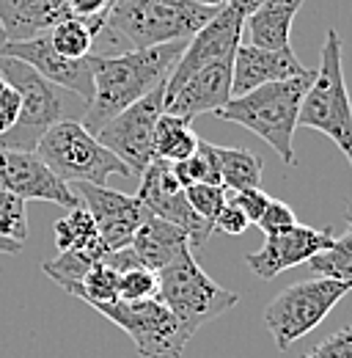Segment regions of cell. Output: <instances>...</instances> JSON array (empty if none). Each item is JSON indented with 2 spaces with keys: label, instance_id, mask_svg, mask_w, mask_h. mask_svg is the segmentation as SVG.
<instances>
[{
  "label": "cell",
  "instance_id": "obj_1",
  "mask_svg": "<svg viewBox=\"0 0 352 358\" xmlns=\"http://www.w3.org/2000/svg\"><path fill=\"white\" fill-rule=\"evenodd\" d=\"M184 45L187 42H168L110 55H88L94 75V96L86 105L83 127L96 135L99 127L110 122L116 113H122L157 86H166Z\"/></svg>",
  "mask_w": 352,
  "mask_h": 358
},
{
  "label": "cell",
  "instance_id": "obj_2",
  "mask_svg": "<svg viewBox=\"0 0 352 358\" xmlns=\"http://www.w3.org/2000/svg\"><path fill=\"white\" fill-rule=\"evenodd\" d=\"M218 8L220 6H204L198 0H116L102 31L94 36V45L105 42L110 50L99 55H110L187 42L218 14Z\"/></svg>",
  "mask_w": 352,
  "mask_h": 358
},
{
  "label": "cell",
  "instance_id": "obj_3",
  "mask_svg": "<svg viewBox=\"0 0 352 358\" xmlns=\"http://www.w3.org/2000/svg\"><path fill=\"white\" fill-rule=\"evenodd\" d=\"M311 80H314V69H308L300 78H292V80L264 83L242 96H231L223 108L215 110V116L256 133L275 149V155L284 160V166H295L298 157H295L292 141H295V130H298L300 102L306 96Z\"/></svg>",
  "mask_w": 352,
  "mask_h": 358
},
{
  "label": "cell",
  "instance_id": "obj_4",
  "mask_svg": "<svg viewBox=\"0 0 352 358\" xmlns=\"http://www.w3.org/2000/svg\"><path fill=\"white\" fill-rule=\"evenodd\" d=\"M298 127H308L328 135L352 166V102L342 66V36L336 28H328L319 66L300 102Z\"/></svg>",
  "mask_w": 352,
  "mask_h": 358
},
{
  "label": "cell",
  "instance_id": "obj_5",
  "mask_svg": "<svg viewBox=\"0 0 352 358\" xmlns=\"http://www.w3.org/2000/svg\"><path fill=\"white\" fill-rule=\"evenodd\" d=\"M157 298L171 309L187 336L240 303L237 292L220 287L204 273L193 248H182L166 268L157 270Z\"/></svg>",
  "mask_w": 352,
  "mask_h": 358
},
{
  "label": "cell",
  "instance_id": "obj_6",
  "mask_svg": "<svg viewBox=\"0 0 352 358\" xmlns=\"http://www.w3.org/2000/svg\"><path fill=\"white\" fill-rule=\"evenodd\" d=\"M34 152L66 185H108L110 177H132L130 169L108 146H102L96 135L72 119H58L55 124H50Z\"/></svg>",
  "mask_w": 352,
  "mask_h": 358
},
{
  "label": "cell",
  "instance_id": "obj_7",
  "mask_svg": "<svg viewBox=\"0 0 352 358\" xmlns=\"http://www.w3.org/2000/svg\"><path fill=\"white\" fill-rule=\"evenodd\" d=\"M350 289L352 287L342 281L316 275L311 281H298L278 292L264 309V325L275 339L278 350L292 348L298 339L311 334Z\"/></svg>",
  "mask_w": 352,
  "mask_h": 358
},
{
  "label": "cell",
  "instance_id": "obj_8",
  "mask_svg": "<svg viewBox=\"0 0 352 358\" xmlns=\"http://www.w3.org/2000/svg\"><path fill=\"white\" fill-rule=\"evenodd\" d=\"M132 339L140 358H182L190 336L171 309L154 295L146 301H113L91 306Z\"/></svg>",
  "mask_w": 352,
  "mask_h": 358
},
{
  "label": "cell",
  "instance_id": "obj_9",
  "mask_svg": "<svg viewBox=\"0 0 352 358\" xmlns=\"http://www.w3.org/2000/svg\"><path fill=\"white\" fill-rule=\"evenodd\" d=\"M163 99H166V86H157L116 113L110 122L99 127V143L108 146L127 169L132 177H140L146 166L154 160V124L163 113Z\"/></svg>",
  "mask_w": 352,
  "mask_h": 358
},
{
  "label": "cell",
  "instance_id": "obj_10",
  "mask_svg": "<svg viewBox=\"0 0 352 358\" xmlns=\"http://www.w3.org/2000/svg\"><path fill=\"white\" fill-rule=\"evenodd\" d=\"M140 204L149 210V215H157L168 224L179 226L184 234H187V245L190 248H201L210 234L215 231L212 224H207L204 218H198L184 196V187L182 182L174 177V169L171 163L154 157L146 171L140 174V185H138V193Z\"/></svg>",
  "mask_w": 352,
  "mask_h": 358
},
{
  "label": "cell",
  "instance_id": "obj_11",
  "mask_svg": "<svg viewBox=\"0 0 352 358\" xmlns=\"http://www.w3.org/2000/svg\"><path fill=\"white\" fill-rule=\"evenodd\" d=\"M242 25H245V17L240 11H234L231 6H220L218 14L198 31L187 39V45L182 50V55L176 58L174 69L166 80V96H171L190 75H196L198 69L223 61V58H231L240 47V36H242Z\"/></svg>",
  "mask_w": 352,
  "mask_h": 358
},
{
  "label": "cell",
  "instance_id": "obj_12",
  "mask_svg": "<svg viewBox=\"0 0 352 358\" xmlns=\"http://www.w3.org/2000/svg\"><path fill=\"white\" fill-rule=\"evenodd\" d=\"M75 196L88 210L91 221L96 226V234L108 251H119L132 243V234L146 221L149 210L140 204L138 196H127L119 190H110L108 185H88L78 182Z\"/></svg>",
  "mask_w": 352,
  "mask_h": 358
},
{
  "label": "cell",
  "instance_id": "obj_13",
  "mask_svg": "<svg viewBox=\"0 0 352 358\" xmlns=\"http://www.w3.org/2000/svg\"><path fill=\"white\" fill-rule=\"evenodd\" d=\"M0 187L25 199V201H50L58 207H80L75 190L55 177L36 152L0 146Z\"/></svg>",
  "mask_w": 352,
  "mask_h": 358
},
{
  "label": "cell",
  "instance_id": "obj_14",
  "mask_svg": "<svg viewBox=\"0 0 352 358\" xmlns=\"http://www.w3.org/2000/svg\"><path fill=\"white\" fill-rule=\"evenodd\" d=\"M0 55L25 61L28 66H34L44 80H50L52 86L69 89L72 94H78L83 102H91L94 96V75H91V64L86 58H64L58 55L47 34H39L34 39H22V42H6L0 47Z\"/></svg>",
  "mask_w": 352,
  "mask_h": 358
},
{
  "label": "cell",
  "instance_id": "obj_15",
  "mask_svg": "<svg viewBox=\"0 0 352 358\" xmlns=\"http://www.w3.org/2000/svg\"><path fill=\"white\" fill-rule=\"evenodd\" d=\"M330 243H333V231L330 229H314V226L295 224L286 231L267 234L262 248L248 254L245 262L259 278L270 281L284 270H292L308 262L314 254H319Z\"/></svg>",
  "mask_w": 352,
  "mask_h": 358
},
{
  "label": "cell",
  "instance_id": "obj_16",
  "mask_svg": "<svg viewBox=\"0 0 352 358\" xmlns=\"http://www.w3.org/2000/svg\"><path fill=\"white\" fill-rule=\"evenodd\" d=\"M231 66H234V55L198 69L171 96L163 99V110L190 122L201 113H215L231 99Z\"/></svg>",
  "mask_w": 352,
  "mask_h": 358
},
{
  "label": "cell",
  "instance_id": "obj_17",
  "mask_svg": "<svg viewBox=\"0 0 352 358\" xmlns=\"http://www.w3.org/2000/svg\"><path fill=\"white\" fill-rule=\"evenodd\" d=\"M308 72L298 61L295 50H262L256 45H240L231 66V96H242L264 83L292 80Z\"/></svg>",
  "mask_w": 352,
  "mask_h": 358
},
{
  "label": "cell",
  "instance_id": "obj_18",
  "mask_svg": "<svg viewBox=\"0 0 352 358\" xmlns=\"http://www.w3.org/2000/svg\"><path fill=\"white\" fill-rule=\"evenodd\" d=\"M72 17L69 0H0V31L6 42L34 39Z\"/></svg>",
  "mask_w": 352,
  "mask_h": 358
},
{
  "label": "cell",
  "instance_id": "obj_19",
  "mask_svg": "<svg viewBox=\"0 0 352 358\" xmlns=\"http://www.w3.org/2000/svg\"><path fill=\"white\" fill-rule=\"evenodd\" d=\"M132 251L138 254L140 265L149 270H163L182 248L187 245V234L179 226L168 224L157 215H146V221L138 226V231L132 234Z\"/></svg>",
  "mask_w": 352,
  "mask_h": 358
},
{
  "label": "cell",
  "instance_id": "obj_20",
  "mask_svg": "<svg viewBox=\"0 0 352 358\" xmlns=\"http://www.w3.org/2000/svg\"><path fill=\"white\" fill-rule=\"evenodd\" d=\"M303 0H264L256 11L245 17L251 45L262 47V50H289L292 22Z\"/></svg>",
  "mask_w": 352,
  "mask_h": 358
},
{
  "label": "cell",
  "instance_id": "obj_21",
  "mask_svg": "<svg viewBox=\"0 0 352 358\" xmlns=\"http://www.w3.org/2000/svg\"><path fill=\"white\" fill-rule=\"evenodd\" d=\"M105 254H108V248H105L102 240L96 237V240L86 243V245H75V248L61 251L55 259H47L42 265V270L58 284V287L69 289V287L80 284L83 275H86L88 270L94 268Z\"/></svg>",
  "mask_w": 352,
  "mask_h": 358
},
{
  "label": "cell",
  "instance_id": "obj_22",
  "mask_svg": "<svg viewBox=\"0 0 352 358\" xmlns=\"http://www.w3.org/2000/svg\"><path fill=\"white\" fill-rule=\"evenodd\" d=\"M218 157L220 182L228 190H248V187H262L264 163L262 157L251 149H234V146H215Z\"/></svg>",
  "mask_w": 352,
  "mask_h": 358
},
{
  "label": "cell",
  "instance_id": "obj_23",
  "mask_svg": "<svg viewBox=\"0 0 352 358\" xmlns=\"http://www.w3.org/2000/svg\"><path fill=\"white\" fill-rule=\"evenodd\" d=\"M190 119H182L174 113H160L157 124H154V157L166 160V163H179L184 157H190L198 146V135L193 133Z\"/></svg>",
  "mask_w": 352,
  "mask_h": 358
},
{
  "label": "cell",
  "instance_id": "obj_24",
  "mask_svg": "<svg viewBox=\"0 0 352 358\" xmlns=\"http://www.w3.org/2000/svg\"><path fill=\"white\" fill-rule=\"evenodd\" d=\"M308 268L319 278H333L352 287V229H347V234L342 237H333L328 248L314 254L308 259Z\"/></svg>",
  "mask_w": 352,
  "mask_h": 358
},
{
  "label": "cell",
  "instance_id": "obj_25",
  "mask_svg": "<svg viewBox=\"0 0 352 358\" xmlns=\"http://www.w3.org/2000/svg\"><path fill=\"white\" fill-rule=\"evenodd\" d=\"M174 169V177L182 182V187L187 185H223L220 182V169H218V157H215V143L198 138V146L190 157L179 160V163H171Z\"/></svg>",
  "mask_w": 352,
  "mask_h": 358
},
{
  "label": "cell",
  "instance_id": "obj_26",
  "mask_svg": "<svg viewBox=\"0 0 352 358\" xmlns=\"http://www.w3.org/2000/svg\"><path fill=\"white\" fill-rule=\"evenodd\" d=\"M119 275H122V273H116L110 265H105V262L99 259V262L83 275V281L75 284V287H69L66 292L75 295V298H80V301H86L88 306L113 303V301H119Z\"/></svg>",
  "mask_w": 352,
  "mask_h": 358
},
{
  "label": "cell",
  "instance_id": "obj_27",
  "mask_svg": "<svg viewBox=\"0 0 352 358\" xmlns=\"http://www.w3.org/2000/svg\"><path fill=\"white\" fill-rule=\"evenodd\" d=\"M52 50L64 58H86L94 50V34L88 31V25L78 17H66L58 25H52L50 31H44Z\"/></svg>",
  "mask_w": 352,
  "mask_h": 358
},
{
  "label": "cell",
  "instance_id": "obj_28",
  "mask_svg": "<svg viewBox=\"0 0 352 358\" xmlns=\"http://www.w3.org/2000/svg\"><path fill=\"white\" fill-rule=\"evenodd\" d=\"M52 234H55V245L58 251H66V248H75V245H86L91 240H96V226L91 221L88 210L80 204V207H72L66 213V218L55 221L52 226Z\"/></svg>",
  "mask_w": 352,
  "mask_h": 358
},
{
  "label": "cell",
  "instance_id": "obj_29",
  "mask_svg": "<svg viewBox=\"0 0 352 358\" xmlns=\"http://www.w3.org/2000/svg\"><path fill=\"white\" fill-rule=\"evenodd\" d=\"M0 237L22 243L28 240V210H25V199L8 193L0 187Z\"/></svg>",
  "mask_w": 352,
  "mask_h": 358
},
{
  "label": "cell",
  "instance_id": "obj_30",
  "mask_svg": "<svg viewBox=\"0 0 352 358\" xmlns=\"http://www.w3.org/2000/svg\"><path fill=\"white\" fill-rule=\"evenodd\" d=\"M184 196H187L193 213H196L198 218H204L207 224H215V218H218V213L223 210V204L228 201L223 185H204V182L187 185V187H184Z\"/></svg>",
  "mask_w": 352,
  "mask_h": 358
},
{
  "label": "cell",
  "instance_id": "obj_31",
  "mask_svg": "<svg viewBox=\"0 0 352 358\" xmlns=\"http://www.w3.org/2000/svg\"><path fill=\"white\" fill-rule=\"evenodd\" d=\"M157 295V273L149 268H132L119 275V301H146Z\"/></svg>",
  "mask_w": 352,
  "mask_h": 358
},
{
  "label": "cell",
  "instance_id": "obj_32",
  "mask_svg": "<svg viewBox=\"0 0 352 358\" xmlns=\"http://www.w3.org/2000/svg\"><path fill=\"white\" fill-rule=\"evenodd\" d=\"M300 358H352V325L333 331L328 339H322Z\"/></svg>",
  "mask_w": 352,
  "mask_h": 358
},
{
  "label": "cell",
  "instance_id": "obj_33",
  "mask_svg": "<svg viewBox=\"0 0 352 358\" xmlns=\"http://www.w3.org/2000/svg\"><path fill=\"white\" fill-rule=\"evenodd\" d=\"M295 224H298L295 210H292L289 204L278 201V199H272V201L267 204V210L262 213V218L256 221V226L262 229L264 234H278V231H286V229H292Z\"/></svg>",
  "mask_w": 352,
  "mask_h": 358
},
{
  "label": "cell",
  "instance_id": "obj_34",
  "mask_svg": "<svg viewBox=\"0 0 352 358\" xmlns=\"http://www.w3.org/2000/svg\"><path fill=\"white\" fill-rule=\"evenodd\" d=\"M228 201L242 210V215L251 221V226H256V221L262 218V213L267 210V204L272 201V196H267L262 187H248V190H237L234 199H228Z\"/></svg>",
  "mask_w": 352,
  "mask_h": 358
},
{
  "label": "cell",
  "instance_id": "obj_35",
  "mask_svg": "<svg viewBox=\"0 0 352 358\" xmlns=\"http://www.w3.org/2000/svg\"><path fill=\"white\" fill-rule=\"evenodd\" d=\"M20 119V94L0 75V135L8 133Z\"/></svg>",
  "mask_w": 352,
  "mask_h": 358
},
{
  "label": "cell",
  "instance_id": "obj_36",
  "mask_svg": "<svg viewBox=\"0 0 352 358\" xmlns=\"http://www.w3.org/2000/svg\"><path fill=\"white\" fill-rule=\"evenodd\" d=\"M248 226H251V221L242 215V210L237 204L226 201L223 210L218 213V218H215V224H212V229H218L223 234H231V237H240V234L248 231Z\"/></svg>",
  "mask_w": 352,
  "mask_h": 358
},
{
  "label": "cell",
  "instance_id": "obj_37",
  "mask_svg": "<svg viewBox=\"0 0 352 358\" xmlns=\"http://www.w3.org/2000/svg\"><path fill=\"white\" fill-rule=\"evenodd\" d=\"M223 3H226V6H231L234 11H240L242 17H248L251 11H256V8L262 6L264 0H223Z\"/></svg>",
  "mask_w": 352,
  "mask_h": 358
},
{
  "label": "cell",
  "instance_id": "obj_38",
  "mask_svg": "<svg viewBox=\"0 0 352 358\" xmlns=\"http://www.w3.org/2000/svg\"><path fill=\"white\" fill-rule=\"evenodd\" d=\"M17 251H22V243H14V240L0 237V254H17Z\"/></svg>",
  "mask_w": 352,
  "mask_h": 358
},
{
  "label": "cell",
  "instance_id": "obj_39",
  "mask_svg": "<svg viewBox=\"0 0 352 358\" xmlns=\"http://www.w3.org/2000/svg\"><path fill=\"white\" fill-rule=\"evenodd\" d=\"M344 218H347V224H350V229H352V199L347 201V207H344Z\"/></svg>",
  "mask_w": 352,
  "mask_h": 358
},
{
  "label": "cell",
  "instance_id": "obj_40",
  "mask_svg": "<svg viewBox=\"0 0 352 358\" xmlns=\"http://www.w3.org/2000/svg\"><path fill=\"white\" fill-rule=\"evenodd\" d=\"M198 3H204V6H223V0H198Z\"/></svg>",
  "mask_w": 352,
  "mask_h": 358
},
{
  "label": "cell",
  "instance_id": "obj_41",
  "mask_svg": "<svg viewBox=\"0 0 352 358\" xmlns=\"http://www.w3.org/2000/svg\"><path fill=\"white\" fill-rule=\"evenodd\" d=\"M6 45V36H3V31H0V47Z\"/></svg>",
  "mask_w": 352,
  "mask_h": 358
},
{
  "label": "cell",
  "instance_id": "obj_42",
  "mask_svg": "<svg viewBox=\"0 0 352 358\" xmlns=\"http://www.w3.org/2000/svg\"><path fill=\"white\" fill-rule=\"evenodd\" d=\"M113 3H116V0H113Z\"/></svg>",
  "mask_w": 352,
  "mask_h": 358
}]
</instances>
